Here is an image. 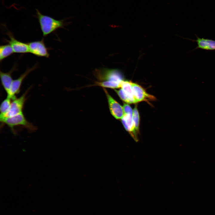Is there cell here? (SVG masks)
Masks as SVG:
<instances>
[{
	"label": "cell",
	"mask_w": 215,
	"mask_h": 215,
	"mask_svg": "<svg viewBox=\"0 0 215 215\" xmlns=\"http://www.w3.org/2000/svg\"><path fill=\"white\" fill-rule=\"evenodd\" d=\"M35 16L38 20L44 36H46L59 28H63L64 24L63 20H58L41 13L36 9Z\"/></svg>",
	"instance_id": "1"
},
{
	"label": "cell",
	"mask_w": 215,
	"mask_h": 215,
	"mask_svg": "<svg viewBox=\"0 0 215 215\" xmlns=\"http://www.w3.org/2000/svg\"><path fill=\"white\" fill-rule=\"evenodd\" d=\"M95 75L100 82H107L112 85L115 88L121 87L124 81L122 73L116 69H104L96 70Z\"/></svg>",
	"instance_id": "2"
},
{
	"label": "cell",
	"mask_w": 215,
	"mask_h": 215,
	"mask_svg": "<svg viewBox=\"0 0 215 215\" xmlns=\"http://www.w3.org/2000/svg\"><path fill=\"white\" fill-rule=\"evenodd\" d=\"M107 97L109 108L112 115L117 119H121L124 114L123 107L103 89Z\"/></svg>",
	"instance_id": "9"
},
{
	"label": "cell",
	"mask_w": 215,
	"mask_h": 215,
	"mask_svg": "<svg viewBox=\"0 0 215 215\" xmlns=\"http://www.w3.org/2000/svg\"><path fill=\"white\" fill-rule=\"evenodd\" d=\"M30 88V87L19 98L12 100L9 109L5 117L12 116L22 113L27 99L26 96Z\"/></svg>",
	"instance_id": "6"
},
{
	"label": "cell",
	"mask_w": 215,
	"mask_h": 215,
	"mask_svg": "<svg viewBox=\"0 0 215 215\" xmlns=\"http://www.w3.org/2000/svg\"><path fill=\"white\" fill-rule=\"evenodd\" d=\"M27 43L29 53L38 57L47 58L49 56V49L46 47L44 39L40 40L31 42Z\"/></svg>",
	"instance_id": "7"
},
{
	"label": "cell",
	"mask_w": 215,
	"mask_h": 215,
	"mask_svg": "<svg viewBox=\"0 0 215 215\" xmlns=\"http://www.w3.org/2000/svg\"><path fill=\"white\" fill-rule=\"evenodd\" d=\"M12 99L10 97H7L1 102L0 107V118L5 117L9 109Z\"/></svg>",
	"instance_id": "15"
},
{
	"label": "cell",
	"mask_w": 215,
	"mask_h": 215,
	"mask_svg": "<svg viewBox=\"0 0 215 215\" xmlns=\"http://www.w3.org/2000/svg\"><path fill=\"white\" fill-rule=\"evenodd\" d=\"M133 96L136 103L145 101H149L155 99L153 96L148 93L144 89L138 84L131 82Z\"/></svg>",
	"instance_id": "10"
},
{
	"label": "cell",
	"mask_w": 215,
	"mask_h": 215,
	"mask_svg": "<svg viewBox=\"0 0 215 215\" xmlns=\"http://www.w3.org/2000/svg\"><path fill=\"white\" fill-rule=\"evenodd\" d=\"M139 113L138 110L137 105H136L133 110V119L135 129L138 133H139Z\"/></svg>",
	"instance_id": "16"
},
{
	"label": "cell",
	"mask_w": 215,
	"mask_h": 215,
	"mask_svg": "<svg viewBox=\"0 0 215 215\" xmlns=\"http://www.w3.org/2000/svg\"><path fill=\"white\" fill-rule=\"evenodd\" d=\"M16 69V65L15 64L12 69L8 72H4L0 70V76L1 84L7 95L9 93L13 80L12 77V73Z\"/></svg>",
	"instance_id": "13"
},
{
	"label": "cell",
	"mask_w": 215,
	"mask_h": 215,
	"mask_svg": "<svg viewBox=\"0 0 215 215\" xmlns=\"http://www.w3.org/2000/svg\"><path fill=\"white\" fill-rule=\"evenodd\" d=\"M133 111L125 113L122 118V122L125 130L129 132L132 138L136 142L138 141V133L135 130L133 119Z\"/></svg>",
	"instance_id": "11"
},
{
	"label": "cell",
	"mask_w": 215,
	"mask_h": 215,
	"mask_svg": "<svg viewBox=\"0 0 215 215\" xmlns=\"http://www.w3.org/2000/svg\"><path fill=\"white\" fill-rule=\"evenodd\" d=\"M0 120L2 123L8 126L14 134H16L15 128L17 127L26 128L32 131L37 129L36 126L27 121L23 113L12 116L0 118Z\"/></svg>",
	"instance_id": "3"
},
{
	"label": "cell",
	"mask_w": 215,
	"mask_h": 215,
	"mask_svg": "<svg viewBox=\"0 0 215 215\" xmlns=\"http://www.w3.org/2000/svg\"><path fill=\"white\" fill-rule=\"evenodd\" d=\"M131 82L124 80L121 84V89L115 90L122 100L129 104L136 103L133 94Z\"/></svg>",
	"instance_id": "4"
},
{
	"label": "cell",
	"mask_w": 215,
	"mask_h": 215,
	"mask_svg": "<svg viewBox=\"0 0 215 215\" xmlns=\"http://www.w3.org/2000/svg\"><path fill=\"white\" fill-rule=\"evenodd\" d=\"M6 34L9 36L10 40L6 39L5 41L11 46L14 53H29L27 43H24L17 40L10 31L7 32Z\"/></svg>",
	"instance_id": "8"
},
{
	"label": "cell",
	"mask_w": 215,
	"mask_h": 215,
	"mask_svg": "<svg viewBox=\"0 0 215 215\" xmlns=\"http://www.w3.org/2000/svg\"><path fill=\"white\" fill-rule=\"evenodd\" d=\"M38 66V64H36L31 67L27 69L24 73L21 74L19 78L13 80L9 93L7 95V96L10 97L12 100L16 98V95L19 93L22 84L24 79L30 73L35 70Z\"/></svg>",
	"instance_id": "5"
},
{
	"label": "cell",
	"mask_w": 215,
	"mask_h": 215,
	"mask_svg": "<svg viewBox=\"0 0 215 215\" xmlns=\"http://www.w3.org/2000/svg\"><path fill=\"white\" fill-rule=\"evenodd\" d=\"M196 40H193L188 38H186L191 40L193 42H195L197 43V46L192 51L197 49H201L206 50H215V40L203 38H200L196 35H195Z\"/></svg>",
	"instance_id": "12"
},
{
	"label": "cell",
	"mask_w": 215,
	"mask_h": 215,
	"mask_svg": "<svg viewBox=\"0 0 215 215\" xmlns=\"http://www.w3.org/2000/svg\"><path fill=\"white\" fill-rule=\"evenodd\" d=\"M11 46L9 44L1 45L0 47V61L1 62L4 59L11 55L14 53Z\"/></svg>",
	"instance_id": "14"
}]
</instances>
